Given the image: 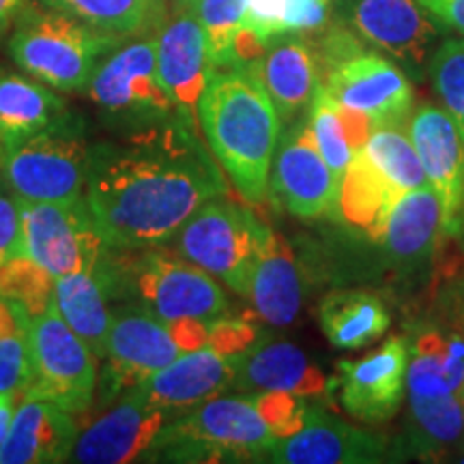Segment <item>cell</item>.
Wrapping results in <instances>:
<instances>
[{"mask_svg":"<svg viewBox=\"0 0 464 464\" xmlns=\"http://www.w3.org/2000/svg\"><path fill=\"white\" fill-rule=\"evenodd\" d=\"M226 194L224 170L183 119L91 150L84 196L112 249L168 246L205 202Z\"/></svg>","mask_w":464,"mask_h":464,"instance_id":"6da1fadb","label":"cell"},{"mask_svg":"<svg viewBox=\"0 0 464 464\" xmlns=\"http://www.w3.org/2000/svg\"><path fill=\"white\" fill-rule=\"evenodd\" d=\"M198 125L228 183L247 205L269 194L282 121L247 69H216L198 103Z\"/></svg>","mask_w":464,"mask_h":464,"instance_id":"7a4b0ae2","label":"cell"},{"mask_svg":"<svg viewBox=\"0 0 464 464\" xmlns=\"http://www.w3.org/2000/svg\"><path fill=\"white\" fill-rule=\"evenodd\" d=\"M112 301L147 310L160 321H216L230 314V301L216 277L174 249H108L103 260Z\"/></svg>","mask_w":464,"mask_h":464,"instance_id":"3957f363","label":"cell"},{"mask_svg":"<svg viewBox=\"0 0 464 464\" xmlns=\"http://www.w3.org/2000/svg\"><path fill=\"white\" fill-rule=\"evenodd\" d=\"M277 434L260 413L254 393L207 400L174 417L150 460L263 462Z\"/></svg>","mask_w":464,"mask_h":464,"instance_id":"277c9868","label":"cell"},{"mask_svg":"<svg viewBox=\"0 0 464 464\" xmlns=\"http://www.w3.org/2000/svg\"><path fill=\"white\" fill-rule=\"evenodd\" d=\"M116 39L56 9L22 7L9 54L28 75L56 91H84Z\"/></svg>","mask_w":464,"mask_h":464,"instance_id":"5b68a950","label":"cell"},{"mask_svg":"<svg viewBox=\"0 0 464 464\" xmlns=\"http://www.w3.org/2000/svg\"><path fill=\"white\" fill-rule=\"evenodd\" d=\"M91 150L84 123L67 112L26 140L0 149V179L22 202L82 198Z\"/></svg>","mask_w":464,"mask_h":464,"instance_id":"8992f818","label":"cell"},{"mask_svg":"<svg viewBox=\"0 0 464 464\" xmlns=\"http://www.w3.org/2000/svg\"><path fill=\"white\" fill-rule=\"evenodd\" d=\"M269 226L241 202L218 196L191 216L174 237V252L247 299L260 243Z\"/></svg>","mask_w":464,"mask_h":464,"instance_id":"52a82bcc","label":"cell"},{"mask_svg":"<svg viewBox=\"0 0 464 464\" xmlns=\"http://www.w3.org/2000/svg\"><path fill=\"white\" fill-rule=\"evenodd\" d=\"M84 91L103 114L131 131L181 119L158 73V33L116 44Z\"/></svg>","mask_w":464,"mask_h":464,"instance_id":"ba28073f","label":"cell"},{"mask_svg":"<svg viewBox=\"0 0 464 464\" xmlns=\"http://www.w3.org/2000/svg\"><path fill=\"white\" fill-rule=\"evenodd\" d=\"M24 323L31 346V379L22 398L52 400L72 415L84 413L97 392V357L63 321L56 305L39 316L24 312Z\"/></svg>","mask_w":464,"mask_h":464,"instance_id":"9c48e42d","label":"cell"},{"mask_svg":"<svg viewBox=\"0 0 464 464\" xmlns=\"http://www.w3.org/2000/svg\"><path fill=\"white\" fill-rule=\"evenodd\" d=\"M340 24L365 45L390 56L404 73L421 80L443 42L439 20L420 0H335Z\"/></svg>","mask_w":464,"mask_h":464,"instance_id":"30bf717a","label":"cell"},{"mask_svg":"<svg viewBox=\"0 0 464 464\" xmlns=\"http://www.w3.org/2000/svg\"><path fill=\"white\" fill-rule=\"evenodd\" d=\"M22 254L54 277L95 271L110 249L86 196L67 202H22Z\"/></svg>","mask_w":464,"mask_h":464,"instance_id":"8fae6325","label":"cell"},{"mask_svg":"<svg viewBox=\"0 0 464 464\" xmlns=\"http://www.w3.org/2000/svg\"><path fill=\"white\" fill-rule=\"evenodd\" d=\"M269 191L284 211L297 219L335 216L340 183L323 160L307 112L280 133L269 174Z\"/></svg>","mask_w":464,"mask_h":464,"instance_id":"7c38bea8","label":"cell"},{"mask_svg":"<svg viewBox=\"0 0 464 464\" xmlns=\"http://www.w3.org/2000/svg\"><path fill=\"white\" fill-rule=\"evenodd\" d=\"M179 355L183 351L172 340L164 321L131 304L114 307L100 387L108 398L125 396Z\"/></svg>","mask_w":464,"mask_h":464,"instance_id":"4fadbf2b","label":"cell"},{"mask_svg":"<svg viewBox=\"0 0 464 464\" xmlns=\"http://www.w3.org/2000/svg\"><path fill=\"white\" fill-rule=\"evenodd\" d=\"M411 142L440 205V243L456 241L464 216V140L448 110L421 103L409 119Z\"/></svg>","mask_w":464,"mask_h":464,"instance_id":"5bb4252c","label":"cell"},{"mask_svg":"<svg viewBox=\"0 0 464 464\" xmlns=\"http://www.w3.org/2000/svg\"><path fill=\"white\" fill-rule=\"evenodd\" d=\"M321 86L340 106L365 114L372 130L409 123L413 86L396 63L379 52L362 50L335 65Z\"/></svg>","mask_w":464,"mask_h":464,"instance_id":"9a60e30c","label":"cell"},{"mask_svg":"<svg viewBox=\"0 0 464 464\" xmlns=\"http://www.w3.org/2000/svg\"><path fill=\"white\" fill-rule=\"evenodd\" d=\"M174 415L149 404L136 392H127L121 402L78 432L67 462L125 464L150 460L161 432Z\"/></svg>","mask_w":464,"mask_h":464,"instance_id":"2e32d148","label":"cell"},{"mask_svg":"<svg viewBox=\"0 0 464 464\" xmlns=\"http://www.w3.org/2000/svg\"><path fill=\"white\" fill-rule=\"evenodd\" d=\"M379 266L396 282H417L432 266L440 246V205L430 185L404 191L393 202L381 237L368 239Z\"/></svg>","mask_w":464,"mask_h":464,"instance_id":"e0dca14e","label":"cell"},{"mask_svg":"<svg viewBox=\"0 0 464 464\" xmlns=\"http://www.w3.org/2000/svg\"><path fill=\"white\" fill-rule=\"evenodd\" d=\"M390 439L334 417L321 406L307 411L299 432L280 439L263 456L276 464H376L392 460Z\"/></svg>","mask_w":464,"mask_h":464,"instance_id":"ac0fdd59","label":"cell"},{"mask_svg":"<svg viewBox=\"0 0 464 464\" xmlns=\"http://www.w3.org/2000/svg\"><path fill=\"white\" fill-rule=\"evenodd\" d=\"M340 400L355 420L376 426L390 421L402 406L409 368V340L390 338L357 362H338Z\"/></svg>","mask_w":464,"mask_h":464,"instance_id":"d6986e66","label":"cell"},{"mask_svg":"<svg viewBox=\"0 0 464 464\" xmlns=\"http://www.w3.org/2000/svg\"><path fill=\"white\" fill-rule=\"evenodd\" d=\"M213 72L205 31L194 11H174L158 31V73L177 114L196 130H200V97Z\"/></svg>","mask_w":464,"mask_h":464,"instance_id":"ffe728a7","label":"cell"},{"mask_svg":"<svg viewBox=\"0 0 464 464\" xmlns=\"http://www.w3.org/2000/svg\"><path fill=\"white\" fill-rule=\"evenodd\" d=\"M237 362L239 355H224L216 348L202 346L179 355L131 392L142 396L149 404L179 417L185 411L228 392L235 381Z\"/></svg>","mask_w":464,"mask_h":464,"instance_id":"44dd1931","label":"cell"},{"mask_svg":"<svg viewBox=\"0 0 464 464\" xmlns=\"http://www.w3.org/2000/svg\"><path fill=\"white\" fill-rule=\"evenodd\" d=\"M243 69H247L269 95L282 125L293 123L307 112L321 84L314 50L299 33L271 39L263 54Z\"/></svg>","mask_w":464,"mask_h":464,"instance_id":"7402d4cb","label":"cell"},{"mask_svg":"<svg viewBox=\"0 0 464 464\" xmlns=\"http://www.w3.org/2000/svg\"><path fill=\"white\" fill-rule=\"evenodd\" d=\"M75 439L78 426L69 411L52 400L24 396L0 445V464L67 462Z\"/></svg>","mask_w":464,"mask_h":464,"instance_id":"603a6c76","label":"cell"},{"mask_svg":"<svg viewBox=\"0 0 464 464\" xmlns=\"http://www.w3.org/2000/svg\"><path fill=\"white\" fill-rule=\"evenodd\" d=\"M329 379L307 359L297 344L284 340L258 338L237 362L230 390L260 393L286 392L295 396H318L327 390Z\"/></svg>","mask_w":464,"mask_h":464,"instance_id":"cb8c5ba5","label":"cell"},{"mask_svg":"<svg viewBox=\"0 0 464 464\" xmlns=\"http://www.w3.org/2000/svg\"><path fill=\"white\" fill-rule=\"evenodd\" d=\"M305 276L290 243L280 232L266 228L260 243L247 299L263 321L286 327L295 323L304 304Z\"/></svg>","mask_w":464,"mask_h":464,"instance_id":"d4e9b609","label":"cell"},{"mask_svg":"<svg viewBox=\"0 0 464 464\" xmlns=\"http://www.w3.org/2000/svg\"><path fill=\"white\" fill-rule=\"evenodd\" d=\"M409 396L439 398L464 392V338L440 323L421 327L409 342Z\"/></svg>","mask_w":464,"mask_h":464,"instance_id":"484cf974","label":"cell"},{"mask_svg":"<svg viewBox=\"0 0 464 464\" xmlns=\"http://www.w3.org/2000/svg\"><path fill=\"white\" fill-rule=\"evenodd\" d=\"M110 301H112V295H110L103 263L95 271L61 276L54 282V305L58 314L91 348L97 362H102L106 353L108 329L112 323Z\"/></svg>","mask_w":464,"mask_h":464,"instance_id":"4316f807","label":"cell"},{"mask_svg":"<svg viewBox=\"0 0 464 464\" xmlns=\"http://www.w3.org/2000/svg\"><path fill=\"white\" fill-rule=\"evenodd\" d=\"M400 196L402 194L392 188L362 149L353 155L340 181L335 216H340L351 232H357L363 239H376Z\"/></svg>","mask_w":464,"mask_h":464,"instance_id":"83f0119b","label":"cell"},{"mask_svg":"<svg viewBox=\"0 0 464 464\" xmlns=\"http://www.w3.org/2000/svg\"><path fill=\"white\" fill-rule=\"evenodd\" d=\"M318 323L324 338L340 351H359L390 329L385 301L368 290H335L321 301Z\"/></svg>","mask_w":464,"mask_h":464,"instance_id":"f1b7e54d","label":"cell"},{"mask_svg":"<svg viewBox=\"0 0 464 464\" xmlns=\"http://www.w3.org/2000/svg\"><path fill=\"white\" fill-rule=\"evenodd\" d=\"M67 112V103L48 84L0 72V149L26 140Z\"/></svg>","mask_w":464,"mask_h":464,"instance_id":"f546056e","label":"cell"},{"mask_svg":"<svg viewBox=\"0 0 464 464\" xmlns=\"http://www.w3.org/2000/svg\"><path fill=\"white\" fill-rule=\"evenodd\" d=\"M45 7L84 22L108 37L123 39L158 33L168 20L166 0H39Z\"/></svg>","mask_w":464,"mask_h":464,"instance_id":"4dcf8cb0","label":"cell"},{"mask_svg":"<svg viewBox=\"0 0 464 464\" xmlns=\"http://www.w3.org/2000/svg\"><path fill=\"white\" fill-rule=\"evenodd\" d=\"M464 448V409L458 396H409L404 456L430 458Z\"/></svg>","mask_w":464,"mask_h":464,"instance_id":"1f68e13d","label":"cell"},{"mask_svg":"<svg viewBox=\"0 0 464 464\" xmlns=\"http://www.w3.org/2000/svg\"><path fill=\"white\" fill-rule=\"evenodd\" d=\"M363 150L398 194L428 185L420 155L411 142L409 123L376 127Z\"/></svg>","mask_w":464,"mask_h":464,"instance_id":"d6a6232c","label":"cell"},{"mask_svg":"<svg viewBox=\"0 0 464 464\" xmlns=\"http://www.w3.org/2000/svg\"><path fill=\"white\" fill-rule=\"evenodd\" d=\"M307 119H310L312 133H314L316 147L321 150L323 160L327 161L329 170L340 183L353 155H355V149L348 138L342 106L321 84H318L310 108H307Z\"/></svg>","mask_w":464,"mask_h":464,"instance_id":"836d02e7","label":"cell"},{"mask_svg":"<svg viewBox=\"0 0 464 464\" xmlns=\"http://www.w3.org/2000/svg\"><path fill=\"white\" fill-rule=\"evenodd\" d=\"M56 277L26 254L0 265V297L20 305L28 316H39L54 305Z\"/></svg>","mask_w":464,"mask_h":464,"instance_id":"e575fe53","label":"cell"},{"mask_svg":"<svg viewBox=\"0 0 464 464\" xmlns=\"http://www.w3.org/2000/svg\"><path fill=\"white\" fill-rule=\"evenodd\" d=\"M191 11L205 31L213 67L230 69L232 45L246 28L247 0H196Z\"/></svg>","mask_w":464,"mask_h":464,"instance_id":"d590c367","label":"cell"},{"mask_svg":"<svg viewBox=\"0 0 464 464\" xmlns=\"http://www.w3.org/2000/svg\"><path fill=\"white\" fill-rule=\"evenodd\" d=\"M428 75L464 140V39H443L434 52Z\"/></svg>","mask_w":464,"mask_h":464,"instance_id":"8d00e7d4","label":"cell"},{"mask_svg":"<svg viewBox=\"0 0 464 464\" xmlns=\"http://www.w3.org/2000/svg\"><path fill=\"white\" fill-rule=\"evenodd\" d=\"M22 321H24V310H22ZM28 379H31V346H28L24 323L17 332L0 335V393L22 398Z\"/></svg>","mask_w":464,"mask_h":464,"instance_id":"74e56055","label":"cell"},{"mask_svg":"<svg viewBox=\"0 0 464 464\" xmlns=\"http://www.w3.org/2000/svg\"><path fill=\"white\" fill-rule=\"evenodd\" d=\"M290 7L293 0H247L246 28L269 44L271 39L288 33Z\"/></svg>","mask_w":464,"mask_h":464,"instance_id":"f35d334b","label":"cell"},{"mask_svg":"<svg viewBox=\"0 0 464 464\" xmlns=\"http://www.w3.org/2000/svg\"><path fill=\"white\" fill-rule=\"evenodd\" d=\"M22 202L7 185L0 181V265L22 254Z\"/></svg>","mask_w":464,"mask_h":464,"instance_id":"ab89813d","label":"cell"},{"mask_svg":"<svg viewBox=\"0 0 464 464\" xmlns=\"http://www.w3.org/2000/svg\"><path fill=\"white\" fill-rule=\"evenodd\" d=\"M258 340V329L243 318L222 316L208 323V344L224 355H241Z\"/></svg>","mask_w":464,"mask_h":464,"instance_id":"60d3db41","label":"cell"},{"mask_svg":"<svg viewBox=\"0 0 464 464\" xmlns=\"http://www.w3.org/2000/svg\"><path fill=\"white\" fill-rule=\"evenodd\" d=\"M437 323L464 338V276L448 277L437 295Z\"/></svg>","mask_w":464,"mask_h":464,"instance_id":"b9f144b4","label":"cell"},{"mask_svg":"<svg viewBox=\"0 0 464 464\" xmlns=\"http://www.w3.org/2000/svg\"><path fill=\"white\" fill-rule=\"evenodd\" d=\"M168 332L183 353L196 351L208 344V323L196 318H181V321H168Z\"/></svg>","mask_w":464,"mask_h":464,"instance_id":"7bdbcfd3","label":"cell"},{"mask_svg":"<svg viewBox=\"0 0 464 464\" xmlns=\"http://www.w3.org/2000/svg\"><path fill=\"white\" fill-rule=\"evenodd\" d=\"M440 24L454 28L464 37V0H420Z\"/></svg>","mask_w":464,"mask_h":464,"instance_id":"ee69618b","label":"cell"},{"mask_svg":"<svg viewBox=\"0 0 464 464\" xmlns=\"http://www.w3.org/2000/svg\"><path fill=\"white\" fill-rule=\"evenodd\" d=\"M14 413H15V396H11V393H0V445H3V440L7 439Z\"/></svg>","mask_w":464,"mask_h":464,"instance_id":"f6af8a7d","label":"cell"},{"mask_svg":"<svg viewBox=\"0 0 464 464\" xmlns=\"http://www.w3.org/2000/svg\"><path fill=\"white\" fill-rule=\"evenodd\" d=\"M26 0H0V33L7 31L11 22L20 15Z\"/></svg>","mask_w":464,"mask_h":464,"instance_id":"bcb514c9","label":"cell"},{"mask_svg":"<svg viewBox=\"0 0 464 464\" xmlns=\"http://www.w3.org/2000/svg\"><path fill=\"white\" fill-rule=\"evenodd\" d=\"M196 0H172V11H191Z\"/></svg>","mask_w":464,"mask_h":464,"instance_id":"7dc6e473","label":"cell"},{"mask_svg":"<svg viewBox=\"0 0 464 464\" xmlns=\"http://www.w3.org/2000/svg\"><path fill=\"white\" fill-rule=\"evenodd\" d=\"M458 243H460V247H462V252H464V216H462V228H460V235H458V239H456Z\"/></svg>","mask_w":464,"mask_h":464,"instance_id":"c3c4849f","label":"cell"},{"mask_svg":"<svg viewBox=\"0 0 464 464\" xmlns=\"http://www.w3.org/2000/svg\"><path fill=\"white\" fill-rule=\"evenodd\" d=\"M458 456H460V458H456V460H458V462H464V448H462L460 451H458Z\"/></svg>","mask_w":464,"mask_h":464,"instance_id":"681fc988","label":"cell"},{"mask_svg":"<svg viewBox=\"0 0 464 464\" xmlns=\"http://www.w3.org/2000/svg\"><path fill=\"white\" fill-rule=\"evenodd\" d=\"M460 400H462V409H464V392H462V398Z\"/></svg>","mask_w":464,"mask_h":464,"instance_id":"f907efd6","label":"cell"},{"mask_svg":"<svg viewBox=\"0 0 464 464\" xmlns=\"http://www.w3.org/2000/svg\"><path fill=\"white\" fill-rule=\"evenodd\" d=\"M327 3H332V0H327Z\"/></svg>","mask_w":464,"mask_h":464,"instance_id":"816d5d0a","label":"cell"}]
</instances>
